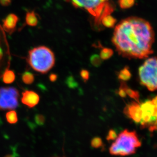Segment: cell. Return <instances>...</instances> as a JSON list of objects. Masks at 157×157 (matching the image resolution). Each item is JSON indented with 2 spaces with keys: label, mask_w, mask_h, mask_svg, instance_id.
Segmentation results:
<instances>
[{
  "label": "cell",
  "mask_w": 157,
  "mask_h": 157,
  "mask_svg": "<svg viewBox=\"0 0 157 157\" xmlns=\"http://www.w3.org/2000/svg\"><path fill=\"white\" fill-rule=\"evenodd\" d=\"M141 84L151 91L157 90V57L147 59L139 67Z\"/></svg>",
  "instance_id": "obj_5"
},
{
  "label": "cell",
  "mask_w": 157,
  "mask_h": 157,
  "mask_svg": "<svg viewBox=\"0 0 157 157\" xmlns=\"http://www.w3.org/2000/svg\"><path fill=\"white\" fill-rule=\"evenodd\" d=\"M132 77L131 73L128 67H125L122 70L119 71L118 74V77L119 80L122 82L127 81L130 80Z\"/></svg>",
  "instance_id": "obj_16"
},
{
  "label": "cell",
  "mask_w": 157,
  "mask_h": 157,
  "mask_svg": "<svg viewBox=\"0 0 157 157\" xmlns=\"http://www.w3.org/2000/svg\"><path fill=\"white\" fill-rule=\"evenodd\" d=\"M3 81L7 84L13 83L15 78V74L11 70H7L3 74Z\"/></svg>",
  "instance_id": "obj_14"
},
{
  "label": "cell",
  "mask_w": 157,
  "mask_h": 157,
  "mask_svg": "<svg viewBox=\"0 0 157 157\" xmlns=\"http://www.w3.org/2000/svg\"><path fill=\"white\" fill-rule=\"evenodd\" d=\"M19 96L15 88H0V110H14L18 107Z\"/></svg>",
  "instance_id": "obj_7"
},
{
  "label": "cell",
  "mask_w": 157,
  "mask_h": 157,
  "mask_svg": "<svg viewBox=\"0 0 157 157\" xmlns=\"http://www.w3.org/2000/svg\"><path fill=\"white\" fill-rule=\"evenodd\" d=\"M2 121L1 118L0 117V126L2 124Z\"/></svg>",
  "instance_id": "obj_32"
},
{
  "label": "cell",
  "mask_w": 157,
  "mask_h": 157,
  "mask_svg": "<svg viewBox=\"0 0 157 157\" xmlns=\"http://www.w3.org/2000/svg\"><path fill=\"white\" fill-rule=\"evenodd\" d=\"M103 141L98 137H94L91 141V146L93 148H98L103 147Z\"/></svg>",
  "instance_id": "obj_23"
},
{
  "label": "cell",
  "mask_w": 157,
  "mask_h": 157,
  "mask_svg": "<svg viewBox=\"0 0 157 157\" xmlns=\"http://www.w3.org/2000/svg\"><path fill=\"white\" fill-rule=\"evenodd\" d=\"M57 75L56 74L52 73L49 76V79H50V81L52 82H54L56 81V80H57Z\"/></svg>",
  "instance_id": "obj_29"
},
{
  "label": "cell",
  "mask_w": 157,
  "mask_h": 157,
  "mask_svg": "<svg viewBox=\"0 0 157 157\" xmlns=\"http://www.w3.org/2000/svg\"><path fill=\"white\" fill-rule=\"evenodd\" d=\"M80 75L82 79L84 82H86L88 80H89L90 73L88 70L82 69L80 71Z\"/></svg>",
  "instance_id": "obj_25"
},
{
  "label": "cell",
  "mask_w": 157,
  "mask_h": 157,
  "mask_svg": "<svg viewBox=\"0 0 157 157\" xmlns=\"http://www.w3.org/2000/svg\"><path fill=\"white\" fill-rule=\"evenodd\" d=\"M40 98L38 94L31 90H25L22 93L21 103L29 108L36 106L39 103Z\"/></svg>",
  "instance_id": "obj_9"
},
{
  "label": "cell",
  "mask_w": 157,
  "mask_h": 157,
  "mask_svg": "<svg viewBox=\"0 0 157 157\" xmlns=\"http://www.w3.org/2000/svg\"><path fill=\"white\" fill-rule=\"evenodd\" d=\"M6 37L3 28L0 26V76H3L4 61L5 59V46H6Z\"/></svg>",
  "instance_id": "obj_11"
},
{
  "label": "cell",
  "mask_w": 157,
  "mask_h": 157,
  "mask_svg": "<svg viewBox=\"0 0 157 157\" xmlns=\"http://www.w3.org/2000/svg\"><path fill=\"white\" fill-rule=\"evenodd\" d=\"M65 83L67 86L71 89H75L78 86L77 82L76 81L74 77L71 75L67 77L65 80Z\"/></svg>",
  "instance_id": "obj_22"
},
{
  "label": "cell",
  "mask_w": 157,
  "mask_h": 157,
  "mask_svg": "<svg viewBox=\"0 0 157 157\" xmlns=\"http://www.w3.org/2000/svg\"><path fill=\"white\" fill-rule=\"evenodd\" d=\"M71 2L75 7L85 9L94 18L95 26H101L104 17L111 15L114 7L110 0H66Z\"/></svg>",
  "instance_id": "obj_2"
},
{
  "label": "cell",
  "mask_w": 157,
  "mask_h": 157,
  "mask_svg": "<svg viewBox=\"0 0 157 157\" xmlns=\"http://www.w3.org/2000/svg\"><path fill=\"white\" fill-rule=\"evenodd\" d=\"M111 145L109 152L114 156H125L133 154L141 145L135 131L124 130L121 132Z\"/></svg>",
  "instance_id": "obj_3"
},
{
  "label": "cell",
  "mask_w": 157,
  "mask_h": 157,
  "mask_svg": "<svg viewBox=\"0 0 157 157\" xmlns=\"http://www.w3.org/2000/svg\"><path fill=\"white\" fill-rule=\"evenodd\" d=\"M118 94L121 98H125L127 96V94H126L125 91L124 90V88L122 87L121 85L120 87H119V90H118Z\"/></svg>",
  "instance_id": "obj_27"
},
{
  "label": "cell",
  "mask_w": 157,
  "mask_h": 157,
  "mask_svg": "<svg viewBox=\"0 0 157 157\" xmlns=\"http://www.w3.org/2000/svg\"><path fill=\"white\" fill-rule=\"evenodd\" d=\"M153 101V103H154L156 106H157V95L156 97H155L154 98L151 99Z\"/></svg>",
  "instance_id": "obj_31"
},
{
  "label": "cell",
  "mask_w": 157,
  "mask_h": 157,
  "mask_svg": "<svg viewBox=\"0 0 157 157\" xmlns=\"http://www.w3.org/2000/svg\"><path fill=\"white\" fill-rule=\"evenodd\" d=\"M117 135L116 132L113 130H110L109 131L107 136V140H114L117 138Z\"/></svg>",
  "instance_id": "obj_26"
},
{
  "label": "cell",
  "mask_w": 157,
  "mask_h": 157,
  "mask_svg": "<svg viewBox=\"0 0 157 157\" xmlns=\"http://www.w3.org/2000/svg\"><path fill=\"white\" fill-rule=\"evenodd\" d=\"M12 2V0H0V4L2 6H8L11 4Z\"/></svg>",
  "instance_id": "obj_28"
},
{
  "label": "cell",
  "mask_w": 157,
  "mask_h": 157,
  "mask_svg": "<svg viewBox=\"0 0 157 157\" xmlns=\"http://www.w3.org/2000/svg\"><path fill=\"white\" fill-rule=\"evenodd\" d=\"M18 20V17L15 14H9L3 20L2 28L8 33L12 34L16 30Z\"/></svg>",
  "instance_id": "obj_10"
},
{
  "label": "cell",
  "mask_w": 157,
  "mask_h": 157,
  "mask_svg": "<svg viewBox=\"0 0 157 157\" xmlns=\"http://www.w3.org/2000/svg\"><path fill=\"white\" fill-rule=\"evenodd\" d=\"M117 23V20L111 15L104 17L101 21V25L107 28H113Z\"/></svg>",
  "instance_id": "obj_15"
},
{
  "label": "cell",
  "mask_w": 157,
  "mask_h": 157,
  "mask_svg": "<svg viewBox=\"0 0 157 157\" xmlns=\"http://www.w3.org/2000/svg\"><path fill=\"white\" fill-rule=\"evenodd\" d=\"M113 55V51L112 49L108 48H103L100 52V57L102 60H105L110 59Z\"/></svg>",
  "instance_id": "obj_19"
},
{
  "label": "cell",
  "mask_w": 157,
  "mask_h": 157,
  "mask_svg": "<svg viewBox=\"0 0 157 157\" xmlns=\"http://www.w3.org/2000/svg\"><path fill=\"white\" fill-rule=\"evenodd\" d=\"M135 0H119L118 4L121 8L128 9L134 5Z\"/></svg>",
  "instance_id": "obj_20"
},
{
  "label": "cell",
  "mask_w": 157,
  "mask_h": 157,
  "mask_svg": "<svg viewBox=\"0 0 157 157\" xmlns=\"http://www.w3.org/2000/svg\"><path fill=\"white\" fill-rule=\"evenodd\" d=\"M35 123L39 126H42L45 124V118L44 115L40 114H37L34 117Z\"/></svg>",
  "instance_id": "obj_24"
},
{
  "label": "cell",
  "mask_w": 157,
  "mask_h": 157,
  "mask_svg": "<svg viewBox=\"0 0 157 157\" xmlns=\"http://www.w3.org/2000/svg\"><path fill=\"white\" fill-rule=\"evenodd\" d=\"M28 62L35 71L45 74L54 66V54L51 49L45 46L34 48L29 52Z\"/></svg>",
  "instance_id": "obj_4"
},
{
  "label": "cell",
  "mask_w": 157,
  "mask_h": 157,
  "mask_svg": "<svg viewBox=\"0 0 157 157\" xmlns=\"http://www.w3.org/2000/svg\"><path fill=\"white\" fill-rule=\"evenodd\" d=\"M26 25L31 27H35L38 24V18L34 11H29L26 13L25 17Z\"/></svg>",
  "instance_id": "obj_13"
},
{
  "label": "cell",
  "mask_w": 157,
  "mask_h": 157,
  "mask_svg": "<svg viewBox=\"0 0 157 157\" xmlns=\"http://www.w3.org/2000/svg\"><path fill=\"white\" fill-rule=\"evenodd\" d=\"M124 113L134 122L139 124L141 119V109L140 102L132 101L127 105L124 109Z\"/></svg>",
  "instance_id": "obj_8"
},
{
  "label": "cell",
  "mask_w": 157,
  "mask_h": 157,
  "mask_svg": "<svg viewBox=\"0 0 157 157\" xmlns=\"http://www.w3.org/2000/svg\"><path fill=\"white\" fill-rule=\"evenodd\" d=\"M17 157V154L16 153L15 150H13V152L11 154L6 155V156H5L4 157Z\"/></svg>",
  "instance_id": "obj_30"
},
{
  "label": "cell",
  "mask_w": 157,
  "mask_h": 157,
  "mask_svg": "<svg viewBox=\"0 0 157 157\" xmlns=\"http://www.w3.org/2000/svg\"><path fill=\"white\" fill-rule=\"evenodd\" d=\"M121 86L124 88V90L125 91L127 95H128L131 98H133L135 101L138 103H139V92L137 91L134 90L133 89L130 88L127 86L126 83L124 82H122L121 83Z\"/></svg>",
  "instance_id": "obj_12"
},
{
  "label": "cell",
  "mask_w": 157,
  "mask_h": 157,
  "mask_svg": "<svg viewBox=\"0 0 157 157\" xmlns=\"http://www.w3.org/2000/svg\"><path fill=\"white\" fill-rule=\"evenodd\" d=\"M34 76L32 73L29 72V71H26L23 73L21 76V80L23 82L27 85H30L33 83L34 81Z\"/></svg>",
  "instance_id": "obj_17"
},
{
  "label": "cell",
  "mask_w": 157,
  "mask_h": 157,
  "mask_svg": "<svg viewBox=\"0 0 157 157\" xmlns=\"http://www.w3.org/2000/svg\"><path fill=\"white\" fill-rule=\"evenodd\" d=\"M102 59L101 58L100 56L98 55L94 54L91 56L90 58V61L91 64L94 67H100L102 63Z\"/></svg>",
  "instance_id": "obj_21"
},
{
  "label": "cell",
  "mask_w": 157,
  "mask_h": 157,
  "mask_svg": "<svg viewBox=\"0 0 157 157\" xmlns=\"http://www.w3.org/2000/svg\"><path fill=\"white\" fill-rule=\"evenodd\" d=\"M155 33L148 21L138 17L121 20L115 27L112 42L118 53L128 59H144L152 54Z\"/></svg>",
  "instance_id": "obj_1"
},
{
  "label": "cell",
  "mask_w": 157,
  "mask_h": 157,
  "mask_svg": "<svg viewBox=\"0 0 157 157\" xmlns=\"http://www.w3.org/2000/svg\"><path fill=\"white\" fill-rule=\"evenodd\" d=\"M6 121L10 124H15L18 121L17 112L14 110H11L7 112L6 114Z\"/></svg>",
  "instance_id": "obj_18"
},
{
  "label": "cell",
  "mask_w": 157,
  "mask_h": 157,
  "mask_svg": "<svg viewBox=\"0 0 157 157\" xmlns=\"http://www.w3.org/2000/svg\"><path fill=\"white\" fill-rule=\"evenodd\" d=\"M141 119L139 125L142 128H147L151 132L157 131V106L152 100L140 103Z\"/></svg>",
  "instance_id": "obj_6"
}]
</instances>
